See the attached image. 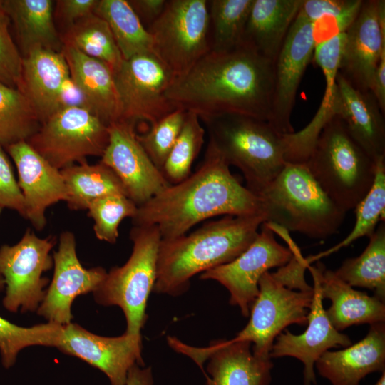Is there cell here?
Returning a JSON list of instances; mask_svg holds the SVG:
<instances>
[{
    "label": "cell",
    "mask_w": 385,
    "mask_h": 385,
    "mask_svg": "<svg viewBox=\"0 0 385 385\" xmlns=\"http://www.w3.org/2000/svg\"><path fill=\"white\" fill-rule=\"evenodd\" d=\"M274 81V63L240 45L227 52L209 51L173 80L166 97L175 108L200 119L237 114L269 123Z\"/></svg>",
    "instance_id": "1"
},
{
    "label": "cell",
    "mask_w": 385,
    "mask_h": 385,
    "mask_svg": "<svg viewBox=\"0 0 385 385\" xmlns=\"http://www.w3.org/2000/svg\"><path fill=\"white\" fill-rule=\"evenodd\" d=\"M257 214H262L260 198L231 173L230 165L209 142L200 168L138 206L132 220L133 225L155 226L161 240H168L183 236L215 216Z\"/></svg>",
    "instance_id": "2"
},
{
    "label": "cell",
    "mask_w": 385,
    "mask_h": 385,
    "mask_svg": "<svg viewBox=\"0 0 385 385\" xmlns=\"http://www.w3.org/2000/svg\"><path fill=\"white\" fill-rule=\"evenodd\" d=\"M265 222L262 214L227 215L189 235L161 240L153 291L179 296L197 273L229 263L255 240Z\"/></svg>",
    "instance_id": "3"
},
{
    "label": "cell",
    "mask_w": 385,
    "mask_h": 385,
    "mask_svg": "<svg viewBox=\"0 0 385 385\" xmlns=\"http://www.w3.org/2000/svg\"><path fill=\"white\" fill-rule=\"evenodd\" d=\"M258 197L265 222L312 238L337 232L346 214L325 193L305 163H287Z\"/></svg>",
    "instance_id": "4"
},
{
    "label": "cell",
    "mask_w": 385,
    "mask_h": 385,
    "mask_svg": "<svg viewBox=\"0 0 385 385\" xmlns=\"http://www.w3.org/2000/svg\"><path fill=\"white\" fill-rule=\"evenodd\" d=\"M210 142L230 166L243 174L246 187L259 195L285 166L283 134L268 122L250 116L225 114L200 119Z\"/></svg>",
    "instance_id": "5"
},
{
    "label": "cell",
    "mask_w": 385,
    "mask_h": 385,
    "mask_svg": "<svg viewBox=\"0 0 385 385\" xmlns=\"http://www.w3.org/2000/svg\"><path fill=\"white\" fill-rule=\"evenodd\" d=\"M305 164L325 193L345 212L354 209L375 178V161L338 115L322 128Z\"/></svg>",
    "instance_id": "6"
},
{
    "label": "cell",
    "mask_w": 385,
    "mask_h": 385,
    "mask_svg": "<svg viewBox=\"0 0 385 385\" xmlns=\"http://www.w3.org/2000/svg\"><path fill=\"white\" fill-rule=\"evenodd\" d=\"M130 237L133 246L129 259L107 272L93 296L101 305L118 306L126 319L125 333L142 338L140 331L148 318L147 302L156 279L161 236L155 226L133 225Z\"/></svg>",
    "instance_id": "7"
},
{
    "label": "cell",
    "mask_w": 385,
    "mask_h": 385,
    "mask_svg": "<svg viewBox=\"0 0 385 385\" xmlns=\"http://www.w3.org/2000/svg\"><path fill=\"white\" fill-rule=\"evenodd\" d=\"M148 31L155 54L179 78L210 51L208 1H167Z\"/></svg>",
    "instance_id": "8"
},
{
    "label": "cell",
    "mask_w": 385,
    "mask_h": 385,
    "mask_svg": "<svg viewBox=\"0 0 385 385\" xmlns=\"http://www.w3.org/2000/svg\"><path fill=\"white\" fill-rule=\"evenodd\" d=\"M109 141L108 125L88 109H59L41 124L26 142L58 170L103 154Z\"/></svg>",
    "instance_id": "9"
},
{
    "label": "cell",
    "mask_w": 385,
    "mask_h": 385,
    "mask_svg": "<svg viewBox=\"0 0 385 385\" xmlns=\"http://www.w3.org/2000/svg\"><path fill=\"white\" fill-rule=\"evenodd\" d=\"M56 237H38L27 229L14 245L0 247V275L5 282L4 307L13 313L36 312L49 280L43 274L53 265L50 252Z\"/></svg>",
    "instance_id": "10"
},
{
    "label": "cell",
    "mask_w": 385,
    "mask_h": 385,
    "mask_svg": "<svg viewBox=\"0 0 385 385\" xmlns=\"http://www.w3.org/2000/svg\"><path fill=\"white\" fill-rule=\"evenodd\" d=\"M258 286V295L250 308V319L233 339L250 342L255 356L271 359L274 340L287 326L307 324L314 289L306 292L289 289L270 272L261 277Z\"/></svg>",
    "instance_id": "11"
},
{
    "label": "cell",
    "mask_w": 385,
    "mask_h": 385,
    "mask_svg": "<svg viewBox=\"0 0 385 385\" xmlns=\"http://www.w3.org/2000/svg\"><path fill=\"white\" fill-rule=\"evenodd\" d=\"M114 77L120 106L119 120L135 125L143 120L151 125L176 109L166 97L175 76L155 53L123 60Z\"/></svg>",
    "instance_id": "12"
},
{
    "label": "cell",
    "mask_w": 385,
    "mask_h": 385,
    "mask_svg": "<svg viewBox=\"0 0 385 385\" xmlns=\"http://www.w3.org/2000/svg\"><path fill=\"white\" fill-rule=\"evenodd\" d=\"M292 255L289 247L279 244L273 230L264 222L255 240L242 254L229 263L202 272L200 277L215 280L226 287L230 303L248 317L259 293L261 277L273 267L284 265Z\"/></svg>",
    "instance_id": "13"
},
{
    "label": "cell",
    "mask_w": 385,
    "mask_h": 385,
    "mask_svg": "<svg viewBox=\"0 0 385 385\" xmlns=\"http://www.w3.org/2000/svg\"><path fill=\"white\" fill-rule=\"evenodd\" d=\"M108 127L109 141L101 162L113 171L138 207L170 185L140 143L135 124L118 120Z\"/></svg>",
    "instance_id": "14"
},
{
    "label": "cell",
    "mask_w": 385,
    "mask_h": 385,
    "mask_svg": "<svg viewBox=\"0 0 385 385\" xmlns=\"http://www.w3.org/2000/svg\"><path fill=\"white\" fill-rule=\"evenodd\" d=\"M73 232L61 233L58 250L53 253L54 272L46 295L36 313L61 326L71 322V306L78 296L94 292L105 279L102 267L85 268L76 254Z\"/></svg>",
    "instance_id": "15"
},
{
    "label": "cell",
    "mask_w": 385,
    "mask_h": 385,
    "mask_svg": "<svg viewBox=\"0 0 385 385\" xmlns=\"http://www.w3.org/2000/svg\"><path fill=\"white\" fill-rule=\"evenodd\" d=\"M315 46L313 24L299 11L274 62L272 117L269 123L279 133L294 132L291 115L299 86L313 57Z\"/></svg>",
    "instance_id": "16"
},
{
    "label": "cell",
    "mask_w": 385,
    "mask_h": 385,
    "mask_svg": "<svg viewBox=\"0 0 385 385\" xmlns=\"http://www.w3.org/2000/svg\"><path fill=\"white\" fill-rule=\"evenodd\" d=\"M344 33L338 72L354 88L371 91L373 76L385 51V1L363 0Z\"/></svg>",
    "instance_id": "17"
},
{
    "label": "cell",
    "mask_w": 385,
    "mask_h": 385,
    "mask_svg": "<svg viewBox=\"0 0 385 385\" xmlns=\"http://www.w3.org/2000/svg\"><path fill=\"white\" fill-rule=\"evenodd\" d=\"M56 348L103 371L111 385H125L130 369L135 364L143 366L142 338L126 333L103 337L71 322L63 326Z\"/></svg>",
    "instance_id": "18"
},
{
    "label": "cell",
    "mask_w": 385,
    "mask_h": 385,
    "mask_svg": "<svg viewBox=\"0 0 385 385\" xmlns=\"http://www.w3.org/2000/svg\"><path fill=\"white\" fill-rule=\"evenodd\" d=\"M168 343L178 352L186 354L202 367L210 359L207 385H270L273 364L270 359L255 356L248 341H216L210 346H189L175 337Z\"/></svg>",
    "instance_id": "19"
},
{
    "label": "cell",
    "mask_w": 385,
    "mask_h": 385,
    "mask_svg": "<svg viewBox=\"0 0 385 385\" xmlns=\"http://www.w3.org/2000/svg\"><path fill=\"white\" fill-rule=\"evenodd\" d=\"M5 149L16 167L17 182L25 205V218L36 230H41L46 224V209L59 201L66 200V188L61 170L26 141L14 143Z\"/></svg>",
    "instance_id": "20"
},
{
    "label": "cell",
    "mask_w": 385,
    "mask_h": 385,
    "mask_svg": "<svg viewBox=\"0 0 385 385\" xmlns=\"http://www.w3.org/2000/svg\"><path fill=\"white\" fill-rule=\"evenodd\" d=\"M314 296L307 315V327L301 334L288 330L281 332L273 344L270 358L292 356L301 361L304 367V384H316L314 370L317 359L329 349L347 347L351 344L349 337L337 331L329 320L324 309L319 282L312 274Z\"/></svg>",
    "instance_id": "21"
},
{
    "label": "cell",
    "mask_w": 385,
    "mask_h": 385,
    "mask_svg": "<svg viewBox=\"0 0 385 385\" xmlns=\"http://www.w3.org/2000/svg\"><path fill=\"white\" fill-rule=\"evenodd\" d=\"M344 40L345 33H342L317 43L314 47L313 57L324 76L325 92L320 106L310 123L298 132L284 134L287 163H305L322 128L337 115L339 93L336 78Z\"/></svg>",
    "instance_id": "22"
},
{
    "label": "cell",
    "mask_w": 385,
    "mask_h": 385,
    "mask_svg": "<svg viewBox=\"0 0 385 385\" xmlns=\"http://www.w3.org/2000/svg\"><path fill=\"white\" fill-rule=\"evenodd\" d=\"M69 68L61 51L37 48L22 58L20 91L26 96L41 124L62 108Z\"/></svg>",
    "instance_id": "23"
},
{
    "label": "cell",
    "mask_w": 385,
    "mask_h": 385,
    "mask_svg": "<svg viewBox=\"0 0 385 385\" xmlns=\"http://www.w3.org/2000/svg\"><path fill=\"white\" fill-rule=\"evenodd\" d=\"M318 373L332 385H359L373 372L385 371V324H370L357 343L339 351H327L316 361Z\"/></svg>",
    "instance_id": "24"
},
{
    "label": "cell",
    "mask_w": 385,
    "mask_h": 385,
    "mask_svg": "<svg viewBox=\"0 0 385 385\" xmlns=\"http://www.w3.org/2000/svg\"><path fill=\"white\" fill-rule=\"evenodd\" d=\"M61 52L86 108L107 125L119 120L120 106L112 68L71 46H63Z\"/></svg>",
    "instance_id": "25"
},
{
    "label": "cell",
    "mask_w": 385,
    "mask_h": 385,
    "mask_svg": "<svg viewBox=\"0 0 385 385\" xmlns=\"http://www.w3.org/2000/svg\"><path fill=\"white\" fill-rule=\"evenodd\" d=\"M336 81L339 93L337 115L374 161L385 157L384 113L373 93L354 88L339 72Z\"/></svg>",
    "instance_id": "26"
},
{
    "label": "cell",
    "mask_w": 385,
    "mask_h": 385,
    "mask_svg": "<svg viewBox=\"0 0 385 385\" xmlns=\"http://www.w3.org/2000/svg\"><path fill=\"white\" fill-rule=\"evenodd\" d=\"M308 269L318 280L323 299H329L332 302L325 312L337 331L352 325L384 322V302L354 289L320 262Z\"/></svg>",
    "instance_id": "27"
},
{
    "label": "cell",
    "mask_w": 385,
    "mask_h": 385,
    "mask_svg": "<svg viewBox=\"0 0 385 385\" xmlns=\"http://www.w3.org/2000/svg\"><path fill=\"white\" fill-rule=\"evenodd\" d=\"M304 0H253L243 45L274 63Z\"/></svg>",
    "instance_id": "28"
},
{
    "label": "cell",
    "mask_w": 385,
    "mask_h": 385,
    "mask_svg": "<svg viewBox=\"0 0 385 385\" xmlns=\"http://www.w3.org/2000/svg\"><path fill=\"white\" fill-rule=\"evenodd\" d=\"M22 56L43 48L61 51L63 43L54 24V3L51 0H3Z\"/></svg>",
    "instance_id": "29"
},
{
    "label": "cell",
    "mask_w": 385,
    "mask_h": 385,
    "mask_svg": "<svg viewBox=\"0 0 385 385\" xmlns=\"http://www.w3.org/2000/svg\"><path fill=\"white\" fill-rule=\"evenodd\" d=\"M66 188V202L70 210H87L95 200L110 195H127L113 171L102 162H87L61 170Z\"/></svg>",
    "instance_id": "30"
},
{
    "label": "cell",
    "mask_w": 385,
    "mask_h": 385,
    "mask_svg": "<svg viewBox=\"0 0 385 385\" xmlns=\"http://www.w3.org/2000/svg\"><path fill=\"white\" fill-rule=\"evenodd\" d=\"M94 14L108 25L124 60L154 53L153 38L126 0H98Z\"/></svg>",
    "instance_id": "31"
},
{
    "label": "cell",
    "mask_w": 385,
    "mask_h": 385,
    "mask_svg": "<svg viewBox=\"0 0 385 385\" xmlns=\"http://www.w3.org/2000/svg\"><path fill=\"white\" fill-rule=\"evenodd\" d=\"M364 252L356 257L348 258L334 271L351 287L369 289L374 296L385 302V225L381 222L369 237Z\"/></svg>",
    "instance_id": "32"
},
{
    "label": "cell",
    "mask_w": 385,
    "mask_h": 385,
    "mask_svg": "<svg viewBox=\"0 0 385 385\" xmlns=\"http://www.w3.org/2000/svg\"><path fill=\"white\" fill-rule=\"evenodd\" d=\"M61 38L63 46L103 61L113 73L124 60L108 24L95 14L68 27Z\"/></svg>",
    "instance_id": "33"
},
{
    "label": "cell",
    "mask_w": 385,
    "mask_h": 385,
    "mask_svg": "<svg viewBox=\"0 0 385 385\" xmlns=\"http://www.w3.org/2000/svg\"><path fill=\"white\" fill-rule=\"evenodd\" d=\"M253 0L208 1L210 48L223 53L241 45Z\"/></svg>",
    "instance_id": "34"
},
{
    "label": "cell",
    "mask_w": 385,
    "mask_h": 385,
    "mask_svg": "<svg viewBox=\"0 0 385 385\" xmlns=\"http://www.w3.org/2000/svg\"><path fill=\"white\" fill-rule=\"evenodd\" d=\"M41 126L26 96L0 82V145L4 148L26 141Z\"/></svg>",
    "instance_id": "35"
},
{
    "label": "cell",
    "mask_w": 385,
    "mask_h": 385,
    "mask_svg": "<svg viewBox=\"0 0 385 385\" xmlns=\"http://www.w3.org/2000/svg\"><path fill=\"white\" fill-rule=\"evenodd\" d=\"M376 172L373 185L367 194L354 207L356 222L351 232L339 243L316 255L308 257L309 263L328 256L349 245L364 236L369 237L379 220L384 222L385 212V157L375 161Z\"/></svg>",
    "instance_id": "36"
},
{
    "label": "cell",
    "mask_w": 385,
    "mask_h": 385,
    "mask_svg": "<svg viewBox=\"0 0 385 385\" xmlns=\"http://www.w3.org/2000/svg\"><path fill=\"white\" fill-rule=\"evenodd\" d=\"M363 0H304L299 9L314 26L316 44L344 33L356 18Z\"/></svg>",
    "instance_id": "37"
},
{
    "label": "cell",
    "mask_w": 385,
    "mask_h": 385,
    "mask_svg": "<svg viewBox=\"0 0 385 385\" xmlns=\"http://www.w3.org/2000/svg\"><path fill=\"white\" fill-rule=\"evenodd\" d=\"M198 115L186 111L183 125L161 173L170 184H177L191 174L192 163L204 143L205 129Z\"/></svg>",
    "instance_id": "38"
},
{
    "label": "cell",
    "mask_w": 385,
    "mask_h": 385,
    "mask_svg": "<svg viewBox=\"0 0 385 385\" xmlns=\"http://www.w3.org/2000/svg\"><path fill=\"white\" fill-rule=\"evenodd\" d=\"M63 326L48 322L29 327L16 325L0 316V354L4 367L14 365L23 349L35 345L56 347Z\"/></svg>",
    "instance_id": "39"
},
{
    "label": "cell",
    "mask_w": 385,
    "mask_h": 385,
    "mask_svg": "<svg viewBox=\"0 0 385 385\" xmlns=\"http://www.w3.org/2000/svg\"><path fill=\"white\" fill-rule=\"evenodd\" d=\"M87 210L88 215L94 222L96 237L114 244L119 236L120 223L125 217L133 218L138 206L126 195H110L95 200Z\"/></svg>",
    "instance_id": "40"
},
{
    "label": "cell",
    "mask_w": 385,
    "mask_h": 385,
    "mask_svg": "<svg viewBox=\"0 0 385 385\" xmlns=\"http://www.w3.org/2000/svg\"><path fill=\"white\" fill-rule=\"evenodd\" d=\"M186 111L176 108L150 125L138 139L147 155L161 172L181 130Z\"/></svg>",
    "instance_id": "41"
},
{
    "label": "cell",
    "mask_w": 385,
    "mask_h": 385,
    "mask_svg": "<svg viewBox=\"0 0 385 385\" xmlns=\"http://www.w3.org/2000/svg\"><path fill=\"white\" fill-rule=\"evenodd\" d=\"M10 26L3 0H0V82L20 90L23 56L11 37Z\"/></svg>",
    "instance_id": "42"
},
{
    "label": "cell",
    "mask_w": 385,
    "mask_h": 385,
    "mask_svg": "<svg viewBox=\"0 0 385 385\" xmlns=\"http://www.w3.org/2000/svg\"><path fill=\"white\" fill-rule=\"evenodd\" d=\"M3 148L0 145V207L15 210L25 218L24 197Z\"/></svg>",
    "instance_id": "43"
},
{
    "label": "cell",
    "mask_w": 385,
    "mask_h": 385,
    "mask_svg": "<svg viewBox=\"0 0 385 385\" xmlns=\"http://www.w3.org/2000/svg\"><path fill=\"white\" fill-rule=\"evenodd\" d=\"M309 263L304 258L300 250L293 253L287 263L272 273L273 277L289 289L298 291H311L313 287L305 281L304 272Z\"/></svg>",
    "instance_id": "44"
},
{
    "label": "cell",
    "mask_w": 385,
    "mask_h": 385,
    "mask_svg": "<svg viewBox=\"0 0 385 385\" xmlns=\"http://www.w3.org/2000/svg\"><path fill=\"white\" fill-rule=\"evenodd\" d=\"M55 2L56 15L69 27L94 14L98 0H61Z\"/></svg>",
    "instance_id": "45"
},
{
    "label": "cell",
    "mask_w": 385,
    "mask_h": 385,
    "mask_svg": "<svg viewBox=\"0 0 385 385\" xmlns=\"http://www.w3.org/2000/svg\"><path fill=\"white\" fill-rule=\"evenodd\" d=\"M165 0L128 1L143 25L147 29L161 15L166 4Z\"/></svg>",
    "instance_id": "46"
},
{
    "label": "cell",
    "mask_w": 385,
    "mask_h": 385,
    "mask_svg": "<svg viewBox=\"0 0 385 385\" xmlns=\"http://www.w3.org/2000/svg\"><path fill=\"white\" fill-rule=\"evenodd\" d=\"M371 92L385 114V51L382 53L373 76Z\"/></svg>",
    "instance_id": "47"
},
{
    "label": "cell",
    "mask_w": 385,
    "mask_h": 385,
    "mask_svg": "<svg viewBox=\"0 0 385 385\" xmlns=\"http://www.w3.org/2000/svg\"><path fill=\"white\" fill-rule=\"evenodd\" d=\"M125 385H153L150 367L141 368L135 364L128 371Z\"/></svg>",
    "instance_id": "48"
},
{
    "label": "cell",
    "mask_w": 385,
    "mask_h": 385,
    "mask_svg": "<svg viewBox=\"0 0 385 385\" xmlns=\"http://www.w3.org/2000/svg\"><path fill=\"white\" fill-rule=\"evenodd\" d=\"M374 385H385V371L382 372L381 377Z\"/></svg>",
    "instance_id": "49"
},
{
    "label": "cell",
    "mask_w": 385,
    "mask_h": 385,
    "mask_svg": "<svg viewBox=\"0 0 385 385\" xmlns=\"http://www.w3.org/2000/svg\"><path fill=\"white\" fill-rule=\"evenodd\" d=\"M2 208L0 207V215L2 211ZM5 289V282L3 277L0 275V292L3 291Z\"/></svg>",
    "instance_id": "50"
}]
</instances>
